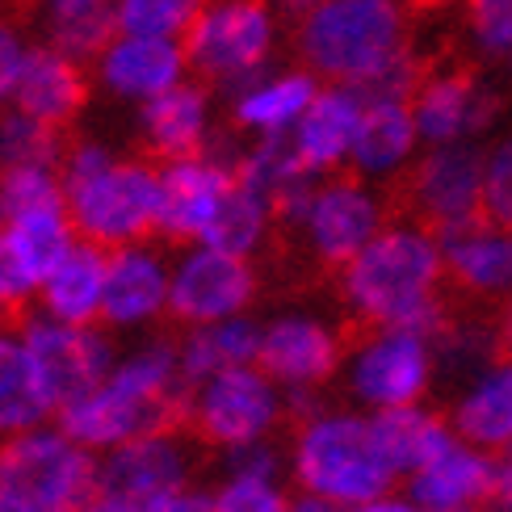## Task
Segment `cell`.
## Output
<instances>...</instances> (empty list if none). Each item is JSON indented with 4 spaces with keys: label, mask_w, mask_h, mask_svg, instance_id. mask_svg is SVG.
Returning <instances> with one entry per match:
<instances>
[{
    "label": "cell",
    "mask_w": 512,
    "mask_h": 512,
    "mask_svg": "<svg viewBox=\"0 0 512 512\" xmlns=\"http://www.w3.org/2000/svg\"><path fill=\"white\" fill-rule=\"evenodd\" d=\"M483 219L512 231V135L483 156Z\"/></svg>",
    "instance_id": "cell-39"
},
{
    "label": "cell",
    "mask_w": 512,
    "mask_h": 512,
    "mask_svg": "<svg viewBox=\"0 0 512 512\" xmlns=\"http://www.w3.org/2000/svg\"><path fill=\"white\" fill-rule=\"evenodd\" d=\"M194 433L185 424H173V429H156L143 433L135 441L118 445V450L97 458V487L122 500H152L160 492H173V487L194 483Z\"/></svg>",
    "instance_id": "cell-16"
},
{
    "label": "cell",
    "mask_w": 512,
    "mask_h": 512,
    "mask_svg": "<svg viewBox=\"0 0 512 512\" xmlns=\"http://www.w3.org/2000/svg\"><path fill=\"white\" fill-rule=\"evenodd\" d=\"M76 512H139L131 500H122V496H110V492H101V487H97V492L89 496V500H84Z\"/></svg>",
    "instance_id": "cell-42"
},
{
    "label": "cell",
    "mask_w": 512,
    "mask_h": 512,
    "mask_svg": "<svg viewBox=\"0 0 512 512\" xmlns=\"http://www.w3.org/2000/svg\"><path fill=\"white\" fill-rule=\"evenodd\" d=\"M282 420L277 382L256 366H231L202 378L185 399V429L210 450H244L273 433Z\"/></svg>",
    "instance_id": "cell-7"
},
{
    "label": "cell",
    "mask_w": 512,
    "mask_h": 512,
    "mask_svg": "<svg viewBox=\"0 0 512 512\" xmlns=\"http://www.w3.org/2000/svg\"><path fill=\"white\" fill-rule=\"evenodd\" d=\"M210 139H215V131H210V93L202 80L185 76L181 84L139 105V143L147 160L168 164L198 156L210 147Z\"/></svg>",
    "instance_id": "cell-22"
},
{
    "label": "cell",
    "mask_w": 512,
    "mask_h": 512,
    "mask_svg": "<svg viewBox=\"0 0 512 512\" xmlns=\"http://www.w3.org/2000/svg\"><path fill=\"white\" fill-rule=\"evenodd\" d=\"M382 223H387V202L366 185V177H328L311 189L298 231L315 265L340 269L378 236Z\"/></svg>",
    "instance_id": "cell-11"
},
{
    "label": "cell",
    "mask_w": 512,
    "mask_h": 512,
    "mask_svg": "<svg viewBox=\"0 0 512 512\" xmlns=\"http://www.w3.org/2000/svg\"><path fill=\"white\" fill-rule=\"evenodd\" d=\"M63 202L80 240L97 248H122L156 240L160 219V164L147 156H122L101 139H68L59 160Z\"/></svg>",
    "instance_id": "cell-3"
},
{
    "label": "cell",
    "mask_w": 512,
    "mask_h": 512,
    "mask_svg": "<svg viewBox=\"0 0 512 512\" xmlns=\"http://www.w3.org/2000/svg\"><path fill=\"white\" fill-rule=\"evenodd\" d=\"M256 349H261V328L248 324V319H240V315L219 319V324L185 328V336L177 340L185 387L194 391L202 378L219 374V370L252 366V361H256Z\"/></svg>",
    "instance_id": "cell-30"
},
{
    "label": "cell",
    "mask_w": 512,
    "mask_h": 512,
    "mask_svg": "<svg viewBox=\"0 0 512 512\" xmlns=\"http://www.w3.org/2000/svg\"><path fill=\"white\" fill-rule=\"evenodd\" d=\"M269 227H273L269 198L236 173V185H231V194H227V202L219 206V215H215V223H210V231L202 236V244L223 248V252L252 256L256 248L265 244Z\"/></svg>",
    "instance_id": "cell-34"
},
{
    "label": "cell",
    "mask_w": 512,
    "mask_h": 512,
    "mask_svg": "<svg viewBox=\"0 0 512 512\" xmlns=\"http://www.w3.org/2000/svg\"><path fill=\"white\" fill-rule=\"evenodd\" d=\"M353 512H424L420 504H408V500H387V496H378L370 504H357Z\"/></svg>",
    "instance_id": "cell-44"
},
{
    "label": "cell",
    "mask_w": 512,
    "mask_h": 512,
    "mask_svg": "<svg viewBox=\"0 0 512 512\" xmlns=\"http://www.w3.org/2000/svg\"><path fill=\"white\" fill-rule=\"evenodd\" d=\"M395 210L433 231L483 215V152L471 143H441L395 189Z\"/></svg>",
    "instance_id": "cell-9"
},
{
    "label": "cell",
    "mask_w": 512,
    "mask_h": 512,
    "mask_svg": "<svg viewBox=\"0 0 512 512\" xmlns=\"http://www.w3.org/2000/svg\"><path fill=\"white\" fill-rule=\"evenodd\" d=\"M181 47L202 84H248L273 51L269 0H206Z\"/></svg>",
    "instance_id": "cell-8"
},
{
    "label": "cell",
    "mask_w": 512,
    "mask_h": 512,
    "mask_svg": "<svg viewBox=\"0 0 512 512\" xmlns=\"http://www.w3.org/2000/svg\"><path fill=\"white\" fill-rule=\"evenodd\" d=\"M0 223H5V198H0Z\"/></svg>",
    "instance_id": "cell-49"
},
{
    "label": "cell",
    "mask_w": 512,
    "mask_h": 512,
    "mask_svg": "<svg viewBox=\"0 0 512 512\" xmlns=\"http://www.w3.org/2000/svg\"><path fill=\"white\" fill-rule=\"evenodd\" d=\"M294 475L307 487V496L357 508L387 496L399 471L382 450L374 420L303 416V429L294 437Z\"/></svg>",
    "instance_id": "cell-5"
},
{
    "label": "cell",
    "mask_w": 512,
    "mask_h": 512,
    "mask_svg": "<svg viewBox=\"0 0 512 512\" xmlns=\"http://www.w3.org/2000/svg\"><path fill=\"white\" fill-rule=\"evenodd\" d=\"M105 248L76 240L72 252L42 277L34 294V311L63 319V324H101L105 303Z\"/></svg>",
    "instance_id": "cell-27"
},
{
    "label": "cell",
    "mask_w": 512,
    "mask_h": 512,
    "mask_svg": "<svg viewBox=\"0 0 512 512\" xmlns=\"http://www.w3.org/2000/svg\"><path fill=\"white\" fill-rule=\"evenodd\" d=\"M374 433H378L382 450H387L395 471H412V475L458 441L450 433V424H445L441 416H433V412L416 408V403H412V408H387V412H378L374 416Z\"/></svg>",
    "instance_id": "cell-33"
},
{
    "label": "cell",
    "mask_w": 512,
    "mask_h": 512,
    "mask_svg": "<svg viewBox=\"0 0 512 512\" xmlns=\"http://www.w3.org/2000/svg\"><path fill=\"white\" fill-rule=\"evenodd\" d=\"M353 336H361L349 370L357 399H366L378 412L420 403L433 374L429 340L408 328H361Z\"/></svg>",
    "instance_id": "cell-15"
},
{
    "label": "cell",
    "mask_w": 512,
    "mask_h": 512,
    "mask_svg": "<svg viewBox=\"0 0 512 512\" xmlns=\"http://www.w3.org/2000/svg\"><path fill=\"white\" fill-rule=\"evenodd\" d=\"M76 240L80 236L63 198L5 210V223H0V277H5V286L13 290L21 307L34 303L42 277L72 252Z\"/></svg>",
    "instance_id": "cell-17"
},
{
    "label": "cell",
    "mask_w": 512,
    "mask_h": 512,
    "mask_svg": "<svg viewBox=\"0 0 512 512\" xmlns=\"http://www.w3.org/2000/svg\"><path fill=\"white\" fill-rule=\"evenodd\" d=\"M34 47H38V38L30 30V21L9 13V9H0V105H9Z\"/></svg>",
    "instance_id": "cell-40"
},
{
    "label": "cell",
    "mask_w": 512,
    "mask_h": 512,
    "mask_svg": "<svg viewBox=\"0 0 512 512\" xmlns=\"http://www.w3.org/2000/svg\"><path fill=\"white\" fill-rule=\"evenodd\" d=\"M345 340L324 319L307 315H286L277 324L261 328V349H256V366H261L273 382L294 391H307L315 382L336 374Z\"/></svg>",
    "instance_id": "cell-21"
},
{
    "label": "cell",
    "mask_w": 512,
    "mask_h": 512,
    "mask_svg": "<svg viewBox=\"0 0 512 512\" xmlns=\"http://www.w3.org/2000/svg\"><path fill=\"white\" fill-rule=\"evenodd\" d=\"M210 512H290V500L265 475L227 471L219 492H210Z\"/></svg>",
    "instance_id": "cell-37"
},
{
    "label": "cell",
    "mask_w": 512,
    "mask_h": 512,
    "mask_svg": "<svg viewBox=\"0 0 512 512\" xmlns=\"http://www.w3.org/2000/svg\"><path fill=\"white\" fill-rule=\"evenodd\" d=\"M416 118L408 97H361V118L357 135L349 147V160L357 168V177L382 181L395 177V168L412 156L416 147Z\"/></svg>",
    "instance_id": "cell-26"
},
{
    "label": "cell",
    "mask_w": 512,
    "mask_h": 512,
    "mask_svg": "<svg viewBox=\"0 0 512 512\" xmlns=\"http://www.w3.org/2000/svg\"><path fill=\"white\" fill-rule=\"evenodd\" d=\"M298 55L315 76L366 89L408 59V0H328L298 21Z\"/></svg>",
    "instance_id": "cell-4"
},
{
    "label": "cell",
    "mask_w": 512,
    "mask_h": 512,
    "mask_svg": "<svg viewBox=\"0 0 512 512\" xmlns=\"http://www.w3.org/2000/svg\"><path fill=\"white\" fill-rule=\"evenodd\" d=\"M454 433L475 450L512 445V361L487 370L454 408Z\"/></svg>",
    "instance_id": "cell-31"
},
{
    "label": "cell",
    "mask_w": 512,
    "mask_h": 512,
    "mask_svg": "<svg viewBox=\"0 0 512 512\" xmlns=\"http://www.w3.org/2000/svg\"><path fill=\"white\" fill-rule=\"evenodd\" d=\"M357 118H361V93L353 89V84L319 89L315 101L307 105L303 118H298L294 131H290V152H294L298 168L311 173V177L336 168L353 147Z\"/></svg>",
    "instance_id": "cell-24"
},
{
    "label": "cell",
    "mask_w": 512,
    "mask_h": 512,
    "mask_svg": "<svg viewBox=\"0 0 512 512\" xmlns=\"http://www.w3.org/2000/svg\"><path fill=\"white\" fill-rule=\"evenodd\" d=\"M0 487L51 512H76L97 492V454L84 450L59 424L0 441Z\"/></svg>",
    "instance_id": "cell-6"
},
{
    "label": "cell",
    "mask_w": 512,
    "mask_h": 512,
    "mask_svg": "<svg viewBox=\"0 0 512 512\" xmlns=\"http://www.w3.org/2000/svg\"><path fill=\"white\" fill-rule=\"evenodd\" d=\"M185 399L189 387L181 378L177 340L152 336L131 353H118L97 387L80 391L55 412V424L101 458L143 433L185 424Z\"/></svg>",
    "instance_id": "cell-2"
},
{
    "label": "cell",
    "mask_w": 512,
    "mask_h": 512,
    "mask_svg": "<svg viewBox=\"0 0 512 512\" xmlns=\"http://www.w3.org/2000/svg\"><path fill=\"white\" fill-rule=\"evenodd\" d=\"M496 492V462L454 441L412 475V500L424 512H479Z\"/></svg>",
    "instance_id": "cell-25"
},
{
    "label": "cell",
    "mask_w": 512,
    "mask_h": 512,
    "mask_svg": "<svg viewBox=\"0 0 512 512\" xmlns=\"http://www.w3.org/2000/svg\"><path fill=\"white\" fill-rule=\"evenodd\" d=\"M496 345H500V353L512 357V307L500 315V324H496Z\"/></svg>",
    "instance_id": "cell-47"
},
{
    "label": "cell",
    "mask_w": 512,
    "mask_h": 512,
    "mask_svg": "<svg viewBox=\"0 0 512 512\" xmlns=\"http://www.w3.org/2000/svg\"><path fill=\"white\" fill-rule=\"evenodd\" d=\"M462 17L483 55H512V0H462Z\"/></svg>",
    "instance_id": "cell-38"
},
{
    "label": "cell",
    "mask_w": 512,
    "mask_h": 512,
    "mask_svg": "<svg viewBox=\"0 0 512 512\" xmlns=\"http://www.w3.org/2000/svg\"><path fill=\"white\" fill-rule=\"evenodd\" d=\"M290 512H349V508H345V504H332V500H324V496H307V500L290 504Z\"/></svg>",
    "instance_id": "cell-45"
},
{
    "label": "cell",
    "mask_w": 512,
    "mask_h": 512,
    "mask_svg": "<svg viewBox=\"0 0 512 512\" xmlns=\"http://www.w3.org/2000/svg\"><path fill=\"white\" fill-rule=\"evenodd\" d=\"M17 307H21V303L13 298V290L5 286V277H0V324H9V315H13Z\"/></svg>",
    "instance_id": "cell-48"
},
{
    "label": "cell",
    "mask_w": 512,
    "mask_h": 512,
    "mask_svg": "<svg viewBox=\"0 0 512 512\" xmlns=\"http://www.w3.org/2000/svg\"><path fill=\"white\" fill-rule=\"evenodd\" d=\"M206 0H118V30L147 38H185Z\"/></svg>",
    "instance_id": "cell-36"
},
{
    "label": "cell",
    "mask_w": 512,
    "mask_h": 512,
    "mask_svg": "<svg viewBox=\"0 0 512 512\" xmlns=\"http://www.w3.org/2000/svg\"><path fill=\"white\" fill-rule=\"evenodd\" d=\"M168 282H173V256L160 244L139 240L110 248L105 256V303L101 328L143 332L168 315Z\"/></svg>",
    "instance_id": "cell-18"
},
{
    "label": "cell",
    "mask_w": 512,
    "mask_h": 512,
    "mask_svg": "<svg viewBox=\"0 0 512 512\" xmlns=\"http://www.w3.org/2000/svg\"><path fill=\"white\" fill-rule=\"evenodd\" d=\"M441 244L437 231L416 219L382 223L378 236L349 265H340V294L349 307V336L361 328H408L433 345L450 319L441 298Z\"/></svg>",
    "instance_id": "cell-1"
},
{
    "label": "cell",
    "mask_w": 512,
    "mask_h": 512,
    "mask_svg": "<svg viewBox=\"0 0 512 512\" xmlns=\"http://www.w3.org/2000/svg\"><path fill=\"white\" fill-rule=\"evenodd\" d=\"M492 504H500V508L512 512V458L496 466V492H492Z\"/></svg>",
    "instance_id": "cell-43"
},
{
    "label": "cell",
    "mask_w": 512,
    "mask_h": 512,
    "mask_svg": "<svg viewBox=\"0 0 512 512\" xmlns=\"http://www.w3.org/2000/svg\"><path fill=\"white\" fill-rule=\"evenodd\" d=\"M437 244H441L445 277H450V286L462 298L487 303V298H500L512 290V231L479 215L437 231Z\"/></svg>",
    "instance_id": "cell-20"
},
{
    "label": "cell",
    "mask_w": 512,
    "mask_h": 512,
    "mask_svg": "<svg viewBox=\"0 0 512 512\" xmlns=\"http://www.w3.org/2000/svg\"><path fill=\"white\" fill-rule=\"evenodd\" d=\"M277 5H282L290 17H298V21H303L307 13H315L319 5H328V0H277Z\"/></svg>",
    "instance_id": "cell-46"
},
{
    "label": "cell",
    "mask_w": 512,
    "mask_h": 512,
    "mask_svg": "<svg viewBox=\"0 0 512 512\" xmlns=\"http://www.w3.org/2000/svg\"><path fill=\"white\" fill-rule=\"evenodd\" d=\"M315 76L307 72H286L261 84H248L236 97V126L252 135H286L294 131V122L303 118V110L315 101Z\"/></svg>",
    "instance_id": "cell-32"
},
{
    "label": "cell",
    "mask_w": 512,
    "mask_h": 512,
    "mask_svg": "<svg viewBox=\"0 0 512 512\" xmlns=\"http://www.w3.org/2000/svg\"><path fill=\"white\" fill-rule=\"evenodd\" d=\"M17 328H21V340H26L42 382H47L51 399H55V412L68 399H76L80 391L97 387L118 357L110 336L101 332V324H63V319L30 311Z\"/></svg>",
    "instance_id": "cell-12"
},
{
    "label": "cell",
    "mask_w": 512,
    "mask_h": 512,
    "mask_svg": "<svg viewBox=\"0 0 512 512\" xmlns=\"http://www.w3.org/2000/svg\"><path fill=\"white\" fill-rule=\"evenodd\" d=\"M93 84L126 105H139L160 97L189 76V59L177 38H147V34H114L105 47L89 59Z\"/></svg>",
    "instance_id": "cell-19"
},
{
    "label": "cell",
    "mask_w": 512,
    "mask_h": 512,
    "mask_svg": "<svg viewBox=\"0 0 512 512\" xmlns=\"http://www.w3.org/2000/svg\"><path fill=\"white\" fill-rule=\"evenodd\" d=\"M236 185V160L215 152V143L198 156L160 164V219L156 236L168 244H202L219 206Z\"/></svg>",
    "instance_id": "cell-14"
},
{
    "label": "cell",
    "mask_w": 512,
    "mask_h": 512,
    "mask_svg": "<svg viewBox=\"0 0 512 512\" xmlns=\"http://www.w3.org/2000/svg\"><path fill=\"white\" fill-rule=\"evenodd\" d=\"M89 89H93L89 63H80L72 55L47 47V42H38L26 59V72H21L9 105L38 118V122L55 126V131H68V126L84 114V105H89Z\"/></svg>",
    "instance_id": "cell-23"
},
{
    "label": "cell",
    "mask_w": 512,
    "mask_h": 512,
    "mask_svg": "<svg viewBox=\"0 0 512 512\" xmlns=\"http://www.w3.org/2000/svg\"><path fill=\"white\" fill-rule=\"evenodd\" d=\"M55 420V399L42 382L21 328L0 324V441Z\"/></svg>",
    "instance_id": "cell-29"
},
{
    "label": "cell",
    "mask_w": 512,
    "mask_h": 512,
    "mask_svg": "<svg viewBox=\"0 0 512 512\" xmlns=\"http://www.w3.org/2000/svg\"><path fill=\"white\" fill-rule=\"evenodd\" d=\"M256 294V269L248 256L223 252L210 244H185L173 256V282H168V319L181 328L219 324L240 315Z\"/></svg>",
    "instance_id": "cell-10"
},
{
    "label": "cell",
    "mask_w": 512,
    "mask_h": 512,
    "mask_svg": "<svg viewBox=\"0 0 512 512\" xmlns=\"http://www.w3.org/2000/svg\"><path fill=\"white\" fill-rule=\"evenodd\" d=\"M38 42L89 63L118 34V0H26Z\"/></svg>",
    "instance_id": "cell-28"
},
{
    "label": "cell",
    "mask_w": 512,
    "mask_h": 512,
    "mask_svg": "<svg viewBox=\"0 0 512 512\" xmlns=\"http://www.w3.org/2000/svg\"><path fill=\"white\" fill-rule=\"evenodd\" d=\"M135 508H139V512H210V496L198 492L194 483H185V487L160 492V496H152V500H139Z\"/></svg>",
    "instance_id": "cell-41"
},
{
    "label": "cell",
    "mask_w": 512,
    "mask_h": 512,
    "mask_svg": "<svg viewBox=\"0 0 512 512\" xmlns=\"http://www.w3.org/2000/svg\"><path fill=\"white\" fill-rule=\"evenodd\" d=\"M408 101H412L416 135L433 147L466 143L471 135L487 131L492 118L500 114V101L479 80V72L462 68V63H450V59L420 63V80Z\"/></svg>",
    "instance_id": "cell-13"
},
{
    "label": "cell",
    "mask_w": 512,
    "mask_h": 512,
    "mask_svg": "<svg viewBox=\"0 0 512 512\" xmlns=\"http://www.w3.org/2000/svg\"><path fill=\"white\" fill-rule=\"evenodd\" d=\"M63 147H68V131H55V126L21 114L13 105H0V168H59Z\"/></svg>",
    "instance_id": "cell-35"
}]
</instances>
